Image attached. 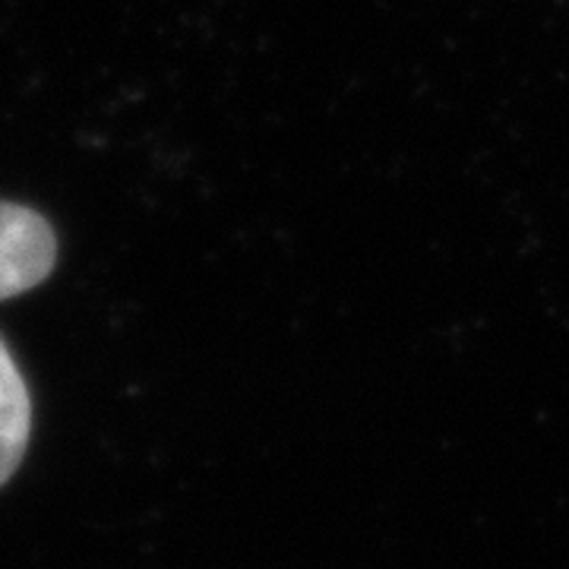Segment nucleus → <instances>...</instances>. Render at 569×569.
<instances>
[{"label":"nucleus","mask_w":569,"mask_h":569,"mask_svg":"<svg viewBox=\"0 0 569 569\" xmlns=\"http://www.w3.org/2000/svg\"><path fill=\"white\" fill-rule=\"evenodd\" d=\"M32 437V399L20 365L0 339V488L17 475Z\"/></svg>","instance_id":"obj_2"},{"label":"nucleus","mask_w":569,"mask_h":569,"mask_svg":"<svg viewBox=\"0 0 569 569\" xmlns=\"http://www.w3.org/2000/svg\"><path fill=\"white\" fill-rule=\"evenodd\" d=\"M58 260L51 224L36 209L0 200V301L41 284Z\"/></svg>","instance_id":"obj_1"}]
</instances>
